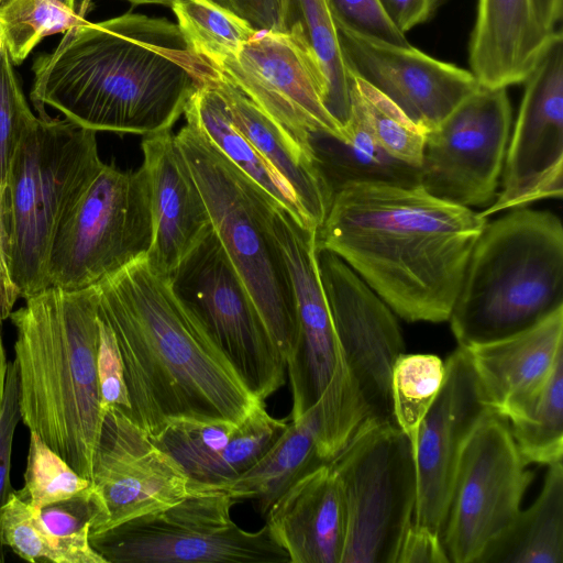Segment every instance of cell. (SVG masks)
Wrapping results in <instances>:
<instances>
[{"instance_id": "cell-1", "label": "cell", "mask_w": 563, "mask_h": 563, "mask_svg": "<svg viewBox=\"0 0 563 563\" xmlns=\"http://www.w3.org/2000/svg\"><path fill=\"white\" fill-rule=\"evenodd\" d=\"M487 218L420 184L353 180L335 189L318 250L342 258L408 322L448 321Z\"/></svg>"}, {"instance_id": "cell-2", "label": "cell", "mask_w": 563, "mask_h": 563, "mask_svg": "<svg viewBox=\"0 0 563 563\" xmlns=\"http://www.w3.org/2000/svg\"><path fill=\"white\" fill-rule=\"evenodd\" d=\"M201 58L176 23L126 12L66 31L38 55L30 98L92 131L143 136L170 130L200 80Z\"/></svg>"}, {"instance_id": "cell-3", "label": "cell", "mask_w": 563, "mask_h": 563, "mask_svg": "<svg viewBox=\"0 0 563 563\" xmlns=\"http://www.w3.org/2000/svg\"><path fill=\"white\" fill-rule=\"evenodd\" d=\"M93 287L122 356L131 420L151 439L177 420L239 423L265 402L146 257Z\"/></svg>"}, {"instance_id": "cell-4", "label": "cell", "mask_w": 563, "mask_h": 563, "mask_svg": "<svg viewBox=\"0 0 563 563\" xmlns=\"http://www.w3.org/2000/svg\"><path fill=\"white\" fill-rule=\"evenodd\" d=\"M12 311L21 420L91 481L104 411L97 351L95 287H48Z\"/></svg>"}, {"instance_id": "cell-5", "label": "cell", "mask_w": 563, "mask_h": 563, "mask_svg": "<svg viewBox=\"0 0 563 563\" xmlns=\"http://www.w3.org/2000/svg\"><path fill=\"white\" fill-rule=\"evenodd\" d=\"M563 308V225L527 207L487 222L448 321L460 346L498 341Z\"/></svg>"}, {"instance_id": "cell-6", "label": "cell", "mask_w": 563, "mask_h": 563, "mask_svg": "<svg viewBox=\"0 0 563 563\" xmlns=\"http://www.w3.org/2000/svg\"><path fill=\"white\" fill-rule=\"evenodd\" d=\"M96 131L64 118L34 117L9 178L8 267L26 299L46 288L51 247L63 220L103 166Z\"/></svg>"}, {"instance_id": "cell-7", "label": "cell", "mask_w": 563, "mask_h": 563, "mask_svg": "<svg viewBox=\"0 0 563 563\" xmlns=\"http://www.w3.org/2000/svg\"><path fill=\"white\" fill-rule=\"evenodd\" d=\"M175 137L212 229L286 361L297 320L288 269L272 224L278 205L194 124L186 122Z\"/></svg>"}, {"instance_id": "cell-8", "label": "cell", "mask_w": 563, "mask_h": 563, "mask_svg": "<svg viewBox=\"0 0 563 563\" xmlns=\"http://www.w3.org/2000/svg\"><path fill=\"white\" fill-rule=\"evenodd\" d=\"M272 224L296 305V339L286 360L290 421L316 408L328 440L342 448L365 420V409L321 282L317 230L303 227L279 206L273 210Z\"/></svg>"}, {"instance_id": "cell-9", "label": "cell", "mask_w": 563, "mask_h": 563, "mask_svg": "<svg viewBox=\"0 0 563 563\" xmlns=\"http://www.w3.org/2000/svg\"><path fill=\"white\" fill-rule=\"evenodd\" d=\"M329 465L346 510L342 563H396L417 500L410 439L395 422L364 420Z\"/></svg>"}, {"instance_id": "cell-10", "label": "cell", "mask_w": 563, "mask_h": 563, "mask_svg": "<svg viewBox=\"0 0 563 563\" xmlns=\"http://www.w3.org/2000/svg\"><path fill=\"white\" fill-rule=\"evenodd\" d=\"M153 238L151 194L143 165L122 170L103 164L54 238L49 287H91L147 256Z\"/></svg>"}, {"instance_id": "cell-11", "label": "cell", "mask_w": 563, "mask_h": 563, "mask_svg": "<svg viewBox=\"0 0 563 563\" xmlns=\"http://www.w3.org/2000/svg\"><path fill=\"white\" fill-rule=\"evenodd\" d=\"M225 495L190 494L179 503L90 537L107 563H289L265 523L257 531L231 518Z\"/></svg>"}, {"instance_id": "cell-12", "label": "cell", "mask_w": 563, "mask_h": 563, "mask_svg": "<svg viewBox=\"0 0 563 563\" xmlns=\"http://www.w3.org/2000/svg\"><path fill=\"white\" fill-rule=\"evenodd\" d=\"M169 283L255 397L265 401L285 384L286 361L213 229L180 262Z\"/></svg>"}, {"instance_id": "cell-13", "label": "cell", "mask_w": 563, "mask_h": 563, "mask_svg": "<svg viewBox=\"0 0 563 563\" xmlns=\"http://www.w3.org/2000/svg\"><path fill=\"white\" fill-rule=\"evenodd\" d=\"M508 420L488 412L467 439L456 467L442 541L450 562L477 559L519 514L531 483Z\"/></svg>"}, {"instance_id": "cell-14", "label": "cell", "mask_w": 563, "mask_h": 563, "mask_svg": "<svg viewBox=\"0 0 563 563\" xmlns=\"http://www.w3.org/2000/svg\"><path fill=\"white\" fill-rule=\"evenodd\" d=\"M211 66L307 151L313 152V134L344 141L343 126L327 108V82L299 21L287 32L258 31L236 54Z\"/></svg>"}, {"instance_id": "cell-15", "label": "cell", "mask_w": 563, "mask_h": 563, "mask_svg": "<svg viewBox=\"0 0 563 563\" xmlns=\"http://www.w3.org/2000/svg\"><path fill=\"white\" fill-rule=\"evenodd\" d=\"M511 122L507 88L481 86L427 132L420 185L455 205L489 206L496 197Z\"/></svg>"}, {"instance_id": "cell-16", "label": "cell", "mask_w": 563, "mask_h": 563, "mask_svg": "<svg viewBox=\"0 0 563 563\" xmlns=\"http://www.w3.org/2000/svg\"><path fill=\"white\" fill-rule=\"evenodd\" d=\"M525 90L503 166L501 190L484 217L563 192V37L545 51Z\"/></svg>"}, {"instance_id": "cell-17", "label": "cell", "mask_w": 563, "mask_h": 563, "mask_svg": "<svg viewBox=\"0 0 563 563\" xmlns=\"http://www.w3.org/2000/svg\"><path fill=\"white\" fill-rule=\"evenodd\" d=\"M318 265L335 331L358 385L365 420L395 422L391 369L406 352L396 314L334 253L318 250Z\"/></svg>"}, {"instance_id": "cell-18", "label": "cell", "mask_w": 563, "mask_h": 563, "mask_svg": "<svg viewBox=\"0 0 563 563\" xmlns=\"http://www.w3.org/2000/svg\"><path fill=\"white\" fill-rule=\"evenodd\" d=\"M189 483L176 460L129 417L115 409L104 413L91 477L104 508L100 532L179 503L190 495Z\"/></svg>"}, {"instance_id": "cell-19", "label": "cell", "mask_w": 563, "mask_h": 563, "mask_svg": "<svg viewBox=\"0 0 563 563\" xmlns=\"http://www.w3.org/2000/svg\"><path fill=\"white\" fill-rule=\"evenodd\" d=\"M444 366L442 387L420 423L415 445L413 521L441 537L462 450L478 422L492 411L465 347L459 345Z\"/></svg>"}, {"instance_id": "cell-20", "label": "cell", "mask_w": 563, "mask_h": 563, "mask_svg": "<svg viewBox=\"0 0 563 563\" xmlns=\"http://www.w3.org/2000/svg\"><path fill=\"white\" fill-rule=\"evenodd\" d=\"M350 69L396 103L418 126H438L481 85L471 70L409 45H395L338 24Z\"/></svg>"}, {"instance_id": "cell-21", "label": "cell", "mask_w": 563, "mask_h": 563, "mask_svg": "<svg viewBox=\"0 0 563 563\" xmlns=\"http://www.w3.org/2000/svg\"><path fill=\"white\" fill-rule=\"evenodd\" d=\"M141 148L153 224L146 261L156 274L169 279L212 224L172 129L144 136Z\"/></svg>"}, {"instance_id": "cell-22", "label": "cell", "mask_w": 563, "mask_h": 563, "mask_svg": "<svg viewBox=\"0 0 563 563\" xmlns=\"http://www.w3.org/2000/svg\"><path fill=\"white\" fill-rule=\"evenodd\" d=\"M465 349L488 407L509 420L563 358V308L525 331Z\"/></svg>"}, {"instance_id": "cell-23", "label": "cell", "mask_w": 563, "mask_h": 563, "mask_svg": "<svg viewBox=\"0 0 563 563\" xmlns=\"http://www.w3.org/2000/svg\"><path fill=\"white\" fill-rule=\"evenodd\" d=\"M265 518L289 563H342L346 510L340 482L329 463L292 484Z\"/></svg>"}, {"instance_id": "cell-24", "label": "cell", "mask_w": 563, "mask_h": 563, "mask_svg": "<svg viewBox=\"0 0 563 563\" xmlns=\"http://www.w3.org/2000/svg\"><path fill=\"white\" fill-rule=\"evenodd\" d=\"M561 36V29L541 25L532 0H478L468 43L471 71L483 87L523 82Z\"/></svg>"}, {"instance_id": "cell-25", "label": "cell", "mask_w": 563, "mask_h": 563, "mask_svg": "<svg viewBox=\"0 0 563 563\" xmlns=\"http://www.w3.org/2000/svg\"><path fill=\"white\" fill-rule=\"evenodd\" d=\"M200 80L206 81L220 93L233 123L283 178L301 206L311 227L318 230L327 217L334 191L314 153L303 148L277 122L202 58Z\"/></svg>"}, {"instance_id": "cell-26", "label": "cell", "mask_w": 563, "mask_h": 563, "mask_svg": "<svg viewBox=\"0 0 563 563\" xmlns=\"http://www.w3.org/2000/svg\"><path fill=\"white\" fill-rule=\"evenodd\" d=\"M318 424L310 411L290 421L266 454L238 477L217 485L206 486L191 494L225 495L238 500H252L263 517L271 506L298 479L328 464L318 448Z\"/></svg>"}, {"instance_id": "cell-27", "label": "cell", "mask_w": 563, "mask_h": 563, "mask_svg": "<svg viewBox=\"0 0 563 563\" xmlns=\"http://www.w3.org/2000/svg\"><path fill=\"white\" fill-rule=\"evenodd\" d=\"M184 115L186 122L201 133L241 172L269 195L275 202L306 228L309 223L290 188L251 141L233 123L220 93L206 81L188 101Z\"/></svg>"}, {"instance_id": "cell-28", "label": "cell", "mask_w": 563, "mask_h": 563, "mask_svg": "<svg viewBox=\"0 0 563 563\" xmlns=\"http://www.w3.org/2000/svg\"><path fill=\"white\" fill-rule=\"evenodd\" d=\"M350 100L344 141L324 134H313L310 141L317 161L333 191L344 183L353 180L420 184L419 168L391 158L379 146L352 86Z\"/></svg>"}, {"instance_id": "cell-29", "label": "cell", "mask_w": 563, "mask_h": 563, "mask_svg": "<svg viewBox=\"0 0 563 563\" xmlns=\"http://www.w3.org/2000/svg\"><path fill=\"white\" fill-rule=\"evenodd\" d=\"M476 563H563V464L548 465L536 501L520 510Z\"/></svg>"}, {"instance_id": "cell-30", "label": "cell", "mask_w": 563, "mask_h": 563, "mask_svg": "<svg viewBox=\"0 0 563 563\" xmlns=\"http://www.w3.org/2000/svg\"><path fill=\"white\" fill-rule=\"evenodd\" d=\"M527 464L550 465L563 456V358L534 397L508 420Z\"/></svg>"}, {"instance_id": "cell-31", "label": "cell", "mask_w": 563, "mask_h": 563, "mask_svg": "<svg viewBox=\"0 0 563 563\" xmlns=\"http://www.w3.org/2000/svg\"><path fill=\"white\" fill-rule=\"evenodd\" d=\"M170 8L188 48L211 65L236 54L258 32L216 0H176Z\"/></svg>"}, {"instance_id": "cell-32", "label": "cell", "mask_w": 563, "mask_h": 563, "mask_svg": "<svg viewBox=\"0 0 563 563\" xmlns=\"http://www.w3.org/2000/svg\"><path fill=\"white\" fill-rule=\"evenodd\" d=\"M298 21L327 82V108L344 125L350 115L352 75L328 0H296Z\"/></svg>"}, {"instance_id": "cell-33", "label": "cell", "mask_w": 563, "mask_h": 563, "mask_svg": "<svg viewBox=\"0 0 563 563\" xmlns=\"http://www.w3.org/2000/svg\"><path fill=\"white\" fill-rule=\"evenodd\" d=\"M286 419L271 416L265 402L240 423L228 444L189 476V494L195 489L228 482L257 463L287 428Z\"/></svg>"}, {"instance_id": "cell-34", "label": "cell", "mask_w": 563, "mask_h": 563, "mask_svg": "<svg viewBox=\"0 0 563 563\" xmlns=\"http://www.w3.org/2000/svg\"><path fill=\"white\" fill-rule=\"evenodd\" d=\"M41 518L54 539L58 563H107L90 544V536L99 533L104 521V508L92 484L41 508Z\"/></svg>"}, {"instance_id": "cell-35", "label": "cell", "mask_w": 563, "mask_h": 563, "mask_svg": "<svg viewBox=\"0 0 563 563\" xmlns=\"http://www.w3.org/2000/svg\"><path fill=\"white\" fill-rule=\"evenodd\" d=\"M445 374L444 361L433 354L401 353L391 369L393 415L413 446L420 423L437 399Z\"/></svg>"}, {"instance_id": "cell-36", "label": "cell", "mask_w": 563, "mask_h": 563, "mask_svg": "<svg viewBox=\"0 0 563 563\" xmlns=\"http://www.w3.org/2000/svg\"><path fill=\"white\" fill-rule=\"evenodd\" d=\"M79 12L55 0H5L0 4L4 45L13 65H20L46 36L86 23Z\"/></svg>"}, {"instance_id": "cell-37", "label": "cell", "mask_w": 563, "mask_h": 563, "mask_svg": "<svg viewBox=\"0 0 563 563\" xmlns=\"http://www.w3.org/2000/svg\"><path fill=\"white\" fill-rule=\"evenodd\" d=\"M352 90L358 99L379 146L391 158L420 168L427 131L412 122L388 97L354 74Z\"/></svg>"}, {"instance_id": "cell-38", "label": "cell", "mask_w": 563, "mask_h": 563, "mask_svg": "<svg viewBox=\"0 0 563 563\" xmlns=\"http://www.w3.org/2000/svg\"><path fill=\"white\" fill-rule=\"evenodd\" d=\"M34 117L3 45L0 49V253L7 263L11 165L22 132Z\"/></svg>"}, {"instance_id": "cell-39", "label": "cell", "mask_w": 563, "mask_h": 563, "mask_svg": "<svg viewBox=\"0 0 563 563\" xmlns=\"http://www.w3.org/2000/svg\"><path fill=\"white\" fill-rule=\"evenodd\" d=\"M91 481L78 474L54 452L35 432L30 431V443L20 494L34 507L68 499L86 489Z\"/></svg>"}, {"instance_id": "cell-40", "label": "cell", "mask_w": 563, "mask_h": 563, "mask_svg": "<svg viewBox=\"0 0 563 563\" xmlns=\"http://www.w3.org/2000/svg\"><path fill=\"white\" fill-rule=\"evenodd\" d=\"M241 422L177 420L152 440L189 477L228 444Z\"/></svg>"}, {"instance_id": "cell-41", "label": "cell", "mask_w": 563, "mask_h": 563, "mask_svg": "<svg viewBox=\"0 0 563 563\" xmlns=\"http://www.w3.org/2000/svg\"><path fill=\"white\" fill-rule=\"evenodd\" d=\"M0 542L25 561L58 563L55 542L43 523L41 509L19 490L13 489L0 508Z\"/></svg>"}, {"instance_id": "cell-42", "label": "cell", "mask_w": 563, "mask_h": 563, "mask_svg": "<svg viewBox=\"0 0 563 563\" xmlns=\"http://www.w3.org/2000/svg\"><path fill=\"white\" fill-rule=\"evenodd\" d=\"M97 371L104 413L115 409L131 419V404L120 349L110 327L98 316Z\"/></svg>"}, {"instance_id": "cell-43", "label": "cell", "mask_w": 563, "mask_h": 563, "mask_svg": "<svg viewBox=\"0 0 563 563\" xmlns=\"http://www.w3.org/2000/svg\"><path fill=\"white\" fill-rule=\"evenodd\" d=\"M334 21L366 36L395 45H409L380 0H328Z\"/></svg>"}, {"instance_id": "cell-44", "label": "cell", "mask_w": 563, "mask_h": 563, "mask_svg": "<svg viewBox=\"0 0 563 563\" xmlns=\"http://www.w3.org/2000/svg\"><path fill=\"white\" fill-rule=\"evenodd\" d=\"M20 419L18 372L12 361L8 364L5 390L0 408V508L13 490L10 484L11 453ZM3 548L0 542V563L4 562Z\"/></svg>"}, {"instance_id": "cell-45", "label": "cell", "mask_w": 563, "mask_h": 563, "mask_svg": "<svg viewBox=\"0 0 563 563\" xmlns=\"http://www.w3.org/2000/svg\"><path fill=\"white\" fill-rule=\"evenodd\" d=\"M257 31L287 32L298 21L296 0H216Z\"/></svg>"}, {"instance_id": "cell-46", "label": "cell", "mask_w": 563, "mask_h": 563, "mask_svg": "<svg viewBox=\"0 0 563 563\" xmlns=\"http://www.w3.org/2000/svg\"><path fill=\"white\" fill-rule=\"evenodd\" d=\"M450 562L439 532L412 520L406 530L396 563Z\"/></svg>"}, {"instance_id": "cell-47", "label": "cell", "mask_w": 563, "mask_h": 563, "mask_svg": "<svg viewBox=\"0 0 563 563\" xmlns=\"http://www.w3.org/2000/svg\"><path fill=\"white\" fill-rule=\"evenodd\" d=\"M394 24L406 33L426 22L442 0H380Z\"/></svg>"}, {"instance_id": "cell-48", "label": "cell", "mask_w": 563, "mask_h": 563, "mask_svg": "<svg viewBox=\"0 0 563 563\" xmlns=\"http://www.w3.org/2000/svg\"><path fill=\"white\" fill-rule=\"evenodd\" d=\"M19 292L10 277L5 258L0 253V327L12 312Z\"/></svg>"}, {"instance_id": "cell-49", "label": "cell", "mask_w": 563, "mask_h": 563, "mask_svg": "<svg viewBox=\"0 0 563 563\" xmlns=\"http://www.w3.org/2000/svg\"><path fill=\"white\" fill-rule=\"evenodd\" d=\"M1 329V327H0ZM8 362L5 357V352L3 347L1 331H0V408L4 396L5 390V382H7V374H8Z\"/></svg>"}, {"instance_id": "cell-50", "label": "cell", "mask_w": 563, "mask_h": 563, "mask_svg": "<svg viewBox=\"0 0 563 563\" xmlns=\"http://www.w3.org/2000/svg\"><path fill=\"white\" fill-rule=\"evenodd\" d=\"M132 4L157 3L166 7H172L176 0H128Z\"/></svg>"}, {"instance_id": "cell-51", "label": "cell", "mask_w": 563, "mask_h": 563, "mask_svg": "<svg viewBox=\"0 0 563 563\" xmlns=\"http://www.w3.org/2000/svg\"><path fill=\"white\" fill-rule=\"evenodd\" d=\"M67 9L76 11V0H55Z\"/></svg>"}, {"instance_id": "cell-52", "label": "cell", "mask_w": 563, "mask_h": 563, "mask_svg": "<svg viewBox=\"0 0 563 563\" xmlns=\"http://www.w3.org/2000/svg\"><path fill=\"white\" fill-rule=\"evenodd\" d=\"M90 0H82L79 7V13L85 16L87 9H89Z\"/></svg>"}, {"instance_id": "cell-53", "label": "cell", "mask_w": 563, "mask_h": 563, "mask_svg": "<svg viewBox=\"0 0 563 563\" xmlns=\"http://www.w3.org/2000/svg\"><path fill=\"white\" fill-rule=\"evenodd\" d=\"M3 45H4V38H3L2 27H1V23H0V49Z\"/></svg>"}, {"instance_id": "cell-54", "label": "cell", "mask_w": 563, "mask_h": 563, "mask_svg": "<svg viewBox=\"0 0 563 563\" xmlns=\"http://www.w3.org/2000/svg\"><path fill=\"white\" fill-rule=\"evenodd\" d=\"M4 1H5V0H0V4H1L2 2H4Z\"/></svg>"}]
</instances>
